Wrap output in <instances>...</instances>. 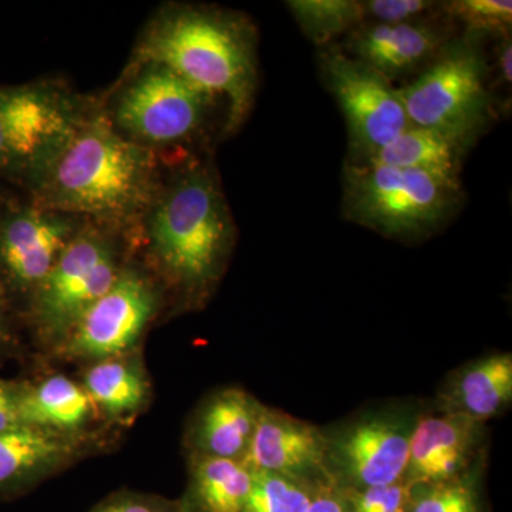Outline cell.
<instances>
[{
  "instance_id": "603a6c76",
  "label": "cell",
  "mask_w": 512,
  "mask_h": 512,
  "mask_svg": "<svg viewBox=\"0 0 512 512\" xmlns=\"http://www.w3.org/2000/svg\"><path fill=\"white\" fill-rule=\"evenodd\" d=\"M303 35L316 46H326L363 23L357 0H291L286 2Z\"/></svg>"
},
{
  "instance_id": "52a82bcc",
  "label": "cell",
  "mask_w": 512,
  "mask_h": 512,
  "mask_svg": "<svg viewBox=\"0 0 512 512\" xmlns=\"http://www.w3.org/2000/svg\"><path fill=\"white\" fill-rule=\"evenodd\" d=\"M476 39L451 40L412 82L397 89L413 126L473 144L493 110L488 66Z\"/></svg>"
},
{
  "instance_id": "9a60e30c",
  "label": "cell",
  "mask_w": 512,
  "mask_h": 512,
  "mask_svg": "<svg viewBox=\"0 0 512 512\" xmlns=\"http://www.w3.org/2000/svg\"><path fill=\"white\" fill-rule=\"evenodd\" d=\"M453 28L444 15L394 25H360L349 33L345 52L393 83L423 72L454 39Z\"/></svg>"
},
{
  "instance_id": "9c48e42d",
  "label": "cell",
  "mask_w": 512,
  "mask_h": 512,
  "mask_svg": "<svg viewBox=\"0 0 512 512\" xmlns=\"http://www.w3.org/2000/svg\"><path fill=\"white\" fill-rule=\"evenodd\" d=\"M420 403L372 407L326 427L328 473L342 490L383 487L404 480Z\"/></svg>"
},
{
  "instance_id": "2e32d148",
  "label": "cell",
  "mask_w": 512,
  "mask_h": 512,
  "mask_svg": "<svg viewBox=\"0 0 512 512\" xmlns=\"http://www.w3.org/2000/svg\"><path fill=\"white\" fill-rule=\"evenodd\" d=\"M262 404L241 387H224L210 394L188 424V457L242 461L254 434Z\"/></svg>"
},
{
  "instance_id": "8fae6325",
  "label": "cell",
  "mask_w": 512,
  "mask_h": 512,
  "mask_svg": "<svg viewBox=\"0 0 512 512\" xmlns=\"http://www.w3.org/2000/svg\"><path fill=\"white\" fill-rule=\"evenodd\" d=\"M158 309L156 285L140 269L124 266L119 278L74 322L55 346L60 356L97 360L130 353Z\"/></svg>"
},
{
  "instance_id": "484cf974",
  "label": "cell",
  "mask_w": 512,
  "mask_h": 512,
  "mask_svg": "<svg viewBox=\"0 0 512 512\" xmlns=\"http://www.w3.org/2000/svg\"><path fill=\"white\" fill-rule=\"evenodd\" d=\"M443 12L451 22H460L467 29V36L511 33L510 0H454L444 3Z\"/></svg>"
},
{
  "instance_id": "277c9868",
  "label": "cell",
  "mask_w": 512,
  "mask_h": 512,
  "mask_svg": "<svg viewBox=\"0 0 512 512\" xmlns=\"http://www.w3.org/2000/svg\"><path fill=\"white\" fill-rule=\"evenodd\" d=\"M461 201V180L427 171L366 163H348L343 171L346 218L384 237H429L451 220Z\"/></svg>"
},
{
  "instance_id": "8992f818",
  "label": "cell",
  "mask_w": 512,
  "mask_h": 512,
  "mask_svg": "<svg viewBox=\"0 0 512 512\" xmlns=\"http://www.w3.org/2000/svg\"><path fill=\"white\" fill-rule=\"evenodd\" d=\"M94 106L52 80L0 84V180L28 187Z\"/></svg>"
},
{
  "instance_id": "30bf717a",
  "label": "cell",
  "mask_w": 512,
  "mask_h": 512,
  "mask_svg": "<svg viewBox=\"0 0 512 512\" xmlns=\"http://www.w3.org/2000/svg\"><path fill=\"white\" fill-rule=\"evenodd\" d=\"M320 69L345 116L349 163H362L412 126L397 87L345 50H323Z\"/></svg>"
},
{
  "instance_id": "44dd1931",
  "label": "cell",
  "mask_w": 512,
  "mask_h": 512,
  "mask_svg": "<svg viewBox=\"0 0 512 512\" xmlns=\"http://www.w3.org/2000/svg\"><path fill=\"white\" fill-rule=\"evenodd\" d=\"M252 487V471L237 460L188 457V483L178 498L181 512H241Z\"/></svg>"
},
{
  "instance_id": "7402d4cb",
  "label": "cell",
  "mask_w": 512,
  "mask_h": 512,
  "mask_svg": "<svg viewBox=\"0 0 512 512\" xmlns=\"http://www.w3.org/2000/svg\"><path fill=\"white\" fill-rule=\"evenodd\" d=\"M468 147L470 144L457 138L412 124L362 163L410 168L460 180L461 164Z\"/></svg>"
},
{
  "instance_id": "4316f807",
  "label": "cell",
  "mask_w": 512,
  "mask_h": 512,
  "mask_svg": "<svg viewBox=\"0 0 512 512\" xmlns=\"http://www.w3.org/2000/svg\"><path fill=\"white\" fill-rule=\"evenodd\" d=\"M360 6L362 25H394L444 15V3L430 0H366Z\"/></svg>"
},
{
  "instance_id": "e0dca14e",
  "label": "cell",
  "mask_w": 512,
  "mask_h": 512,
  "mask_svg": "<svg viewBox=\"0 0 512 512\" xmlns=\"http://www.w3.org/2000/svg\"><path fill=\"white\" fill-rule=\"evenodd\" d=\"M86 437L20 427L0 433V500L18 497L79 460Z\"/></svg>"
},
{
  "instance_id": "d6986e66",
  "label": "cell",
  "mask_w": 512,
  "mask_h": 512,
  "mask_svg": "<svg viewBox=\"0 0 512 512\" xmlns=\"http://www.w3.org/2000/svg\"><path fill=\"white\" fill-rule=\"evenodd\" d=\"M94 409L83 384L53 375L36 383L19 382V414L23 426L82 436Z\"/></svg>"
},
{
  "instance_id": "1f68e13d",
  "label": "cell",
  "mask_w": 512,
  "mask_h": 512,
  "mask_svg": "<svg viewBox=\"0 0 512 512\" xmlns=\"http://www.w3.org/2000/svg\"><path fill=\"white\" fill-rule=\"evenodd\" d=\"M306 512H350L345 494L333 483L319 485Z\"/></svg>"
},
{
  "instance_id": "ba28073f",
  "label": "cell",
  "mask_w": 512,
  "mask_h": 512,
  "mask_svg": "<svg viewBox=\"0 0 512 512\" xmlns=\"http://www.w3.org/2000/svg\"><path fill=\"white\" fill-rule=\"evenodd\" d=\"M126 238L84 221L49 274L26 302V313L40 339L57 345L82 313L119 278ZM128 242V241H127Z\"/></svg>"
},
{
  "instance_id": "d6a6232c",
  "label": "cell",
  "mask_w": 512,
  "mask_h": 512,
  "mask_svg": "<svg viewBox=\"0 0 512 512\" xmlns=\"http://www.w3.org/2000/svg\"><path fill=\"white\" fill-rule=\"evenodd\" d=\"M500 46L497 47V64L498 74L500 80L504 83L505 87L511 86V63H512V46H511V33H505L500 36Z\"/></svg>"
},
{
  "instance_id": "f1b7e54d",
  "label": "cell",
  "mask_w": 512,
  "mask_h": 512,
  "mask_svg": "<svg viewBox=\"0 0 512 512\" xmlns=\"http://www.w3.org/2000/svg\"><path fill=\"white\" fill-rule=\"evenodd\" d=\"M90 512H181L180 501L150 495L121 491L107 497Z\"/></svg>"
},
{
  "instance_id": "83f0119b",
  "label": "cell",
  "mask_w": 512,
  "mask_h": 512,
  "mask_svg": "<svg viewBox=\"0 0 512 512\" xmlns=\"http://www.w3.org/2000/svg\"><path fill=\"white\" fill-rule=\"evenodd\" d=\"M342 491L350 512H403L409 503L410 484L403 480L383 487Z\"/></svg>"
},
{
  "instance_id": "7a4b0ae2",
  "label": "cell",
  "mask_w": 512,
  "mask_h": 512,
  "mask_svg": "<svg viewBox=\"0 0 512 512\" xmlns=\"http://www.w3.org/2000/svg\"><path fill=\"white\" fill-rule=\"evenodd\" d=\"M134 242L185 303L207 302L234 248L235 222L212 165L197 157L170 164Z\"/></svg>"
},
{
  "instance_id": "3957f363",
  "label": "cell",
  "mask_w": 512,
  "mask_h": 512,
  "mask_svg": "<svg viewBox=\"0 0 512 512\" xmlns=\"http://www.w3.org/2000/svg\"><path fill=\"white\" fill-rule=\"evenodd\" d=\"M156 63L227 101L224 133H237L258 86L256 30L248 18L210 6L170 5L141 32L128 66Z\"/></svg>"
},
{
  "instance_id": "f546056e",
  "label": "cell",
  "mask_w": 512,
  "mask_h": 512,
  "mask_svg": "<svg viewBox=\"0 0 512 512\" xmlns=\"http://www.w3.org/2000/svg\"><path fill=\"white\" fill-rule=\"evenodd\" d=\"M19 382L0 377V433L20 429Z\"/></svg>"
},
{
  "instance_id": "4fadbf2b",
  "label": "cell",
  "mask_w": 512,
  "mask_h": 512,
  "mask_svg": "<svg viewBox=\"0 0 512 512\" xmlns=\"http://www.w3.org/2000/svg\"><path fill=\"white\" fill-rule=\"evenodd\" d=\"M487 424L437 413L424 406L410 441L404 480L436 484L484 470Z\"/></svg>"
},
{
  "instance_id": "4dcf8cb0",
  "label": "cell",
  "mask_w": 512,
  "mask_h": 512,
  "mask_svg": "<svg viewBox=\"0 0 512 512\" xmlns=\"http://www.w3.org/2000/svg\"><path fill=\"white\" fill-rule=\"evenodd\" d=\"M13 315L15 303L0 272V353L10 352L15 348L16 338L13 332Z\"/></svg>"
},
{
  "instance_id": "5bb4252c",
  "label": "cell",
  "mask_w": 512,
  "mask_h": 512,
  "mask_svg": "<svg viewBox=\"0 0 512 512\" xmlns=\"http://www.w3.org/2000/svg\"><path fill=\"white\" fill-rule=\"evenodd\" d=\"M325 427L264 404L241 463L251 471L295 478L313 487L332 483Z\"/></svg>"
},
{
  "instance_id": "ac0fdd59",
  "label": "cell",
  "mask_w": 512,
  "mask_h": 512,
  "mask_svg": "<svg viewBox=\"0 0 512 512\" xmlns=\"http://www.w3.org/2000/svg\"><path fill=\"white\" fill-rule=\"evenodd\" d=\"M512 404V355L510 352L470 360L448 373L436 399L437 413L487 424L508 412Z\"/></svg>"
},
{
  "instance_id": "836d02e7",
  "label": "cell",
  "mask_w": 512,
  "mask_h": 512,
  "mask_svg": "<svg viewBox=\"0 0 512 512\" xmlns=\"http://www.w3.org/2000/svg\"><path fill=\"white\" fill-rule=\"evenodd\" d=\"M403 512H407V511H403Z\"/></svg>"
},
{
  "instance_id": "6da1fadb",
  "label": "cell",
  "mask_w": 512,
  "mask_h": 512,
  "mask_svg": "<svg viewBox=\"0 0 512 512\" xmlns=\"http://www.w3.org/2000/svg\"><path fill=\"white\" fill-rule=\"evenodd\" d=\"M163 178V158L119 133L96 103L26 190L50 210L134 242Z\"/></svg>"
},
{
  "instance_id": "5b68a950",
  "label": "cell",
  "mask_w": 512,
  "mask_h": 512,
  "mask_svg": "<svg viewBox=\"0 0 512 512\" xmlns=\"http://www.w3.org/2000/svg\"><path fill=\"white\" fill-rule=\"evenodd\" d=\"M218 97L156 63L127 66L109 103L111 124L138 146L163 158L183 153L207 131Z\"/></svg>"
},
{
  "instance_id": "cb8c5ba5",
  "label": "cell",
  "mask_w": 512,
  "mask_h": 512,
  "mask_svg": "<svg viewBox=\"0 0 512 512\" xmlns=\"http://www.w3.org/2000/svg\"><path fill=\"white\" fill-rule=\"evenodd\" d=\"M484 470L436 484L410 485L407 512H487Z\"/></svg>"
},
{
  "instance_id": "ffe728a7",
  "label": "cell",
  "mask_w": 512,
  "mask_h": 512,
  "mask_svg": "<svg viewBox=\"0 0 512 512\" xmlns=\"http://www.w3.org/2000/svg\"><path fill=\"white\" fill-rule=\"evenodd\" d=\"M82 384L96 412L114 421L133 419L151 396L146 369L131 352L93 362Z\"/></svg>"
},
{
  "instance_id": "d4e9b609",
  "label": "cell",
  "mask_w": 512,
  "mask_h": 512,
  "mask_svg": "<svg viewBox=\"0 0 512 512\" xmlns=\"http://www.w3.org/2000/svg\"><path fill=\"white\" fill-rule=\"evenodd\" d=\"M316 488L279 474L252 471V487L241 512H306Z\"/></svg>"
},
{
  "instance_id": "7c38bea8",
  "label": "cell",
  "mask_w": 512,
  "mask_h": 512,
  "mask_svg": "<svg viewBox=\"0 0 512 512\" xmlns=\"http://www.w3.org/2000/svg\"><path fill=\"white\" fill-rule=\"evenodd\" d=\"M84 221L33 201H0V272L13 303L28 302Z\"/></svg>"
}]
</instances>
